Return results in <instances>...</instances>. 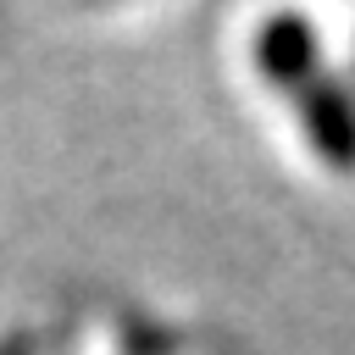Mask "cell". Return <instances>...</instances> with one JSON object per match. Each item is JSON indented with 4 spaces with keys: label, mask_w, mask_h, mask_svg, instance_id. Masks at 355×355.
Here are the masks:
<instances>
[{
    "label": "cell",
    "mask_w": 355,
    "mask_h": 355,
    "mask_svg": "<svg viewBox=\"0 0 355 355\" xmlns=\"http://www.w3.org/2000/svg\"><path fill=\"white\" fill-rule=\"evenodd\" d=\"M255 72L300 122L311 155L333 172H355V83L327 61L322 33L305 17H266L255 28Z\"/></svg>",
    "instance_id": "cell-1"
}]
</instances>
